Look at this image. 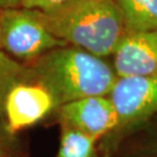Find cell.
I'll use <instances>...</instances> for the list:
<instances>
[{
	"label": "cell",
	"mask_w": 157,
	"mask_h": 157,
	"mask_svg": "<svg viewBox=\"0 0 157 157\" xmlns=\"http://www.w3.org/2000/svg\"><path fill=\"white\" fill-rule=\"evenodd\" d=\"M25 64L28 81L45 88L56 109L86 97L108 96L117 80L102 57L73 45L54 48Z\"/></svg>",
	"instance_id": "1"
},
{
	"label": "cell",
	"mask_w": 157,
	"mask_h": 157,
	"mask_svg": "<svg viewBox=\"0 0 157 157\" xmlns=\"http://www.w3.org/2000/svg\"><path fill=\"white\" fill-rule=\"evenodd\" d=\"M38 11L55 37L99 57L113 55L128 34L114 0H71L57 10Z\"/></svg>",
	"instance_id": "2"
},
{
	"label": "cell",
	"mask_w": 157,
	"mask_h": 157,
	"mask_svg": "<svg viewBox=\"0 0 157 157\" xmlns=\"http://www.w3.org/2000/svg\"><path fill=\"white\" fill-rule=\"evenodd\" d=\"M70 45L55 37L41 20L37 9H0V49L23 63L57 47Z\"/></svg>",
	"instance_id": "3"
},
{
	"label": "cell",
	"mask_w": 157,
	"mask_h": 157,
	"mask_svg": "<svg viewBox=\"0 0 157 157\" xmlns=\"http://www.w3.org/2000/svg\"><path fill=\"white\" fill-rule=\"evenodd\" d=\"M108 97L118 118L111 133L124 134L157 114V77H117Z\"/></svg>",
	"instance_id": "4"
},
{
	"label": "cell",
	"mask_w": 157,
	"mask_h": 157,
	"mask_svg": "<svg viewBox=\"0 0 157 157\" xmlns=\"http://www.w3.org/2000/svg\"><path fill=\"white\" fill-rule=\"evenodd\" d=\"M54 109V100L45 88L35 82H20L8 91L3 101V125L8 135H13L37 124Z\"/></svg>",
	"instance_id": "5"
},
{
	"label": "cell",
	"mask_w": 157,
	"mask_h": 157,
	"mask_svg": "<svg viewBox=\"0 0 157 157\" xmlns=\"http://www.w3.org/2000/svg\"><path fill=\"white\" fill-rule=\"evenodd\" d=\"M59 124H65L98 141L117 125V114L108 96H90L56 109Z\"/></svg>",
	"instance_id": "6"
},
{
	"label": "cell",
	"mask_w": 157,
	"mask_h": 157,
	"mask_svg": "<svg viewBox=\"0 0 157 157\" xmlns=\"http://www.w3.org/2000/svg\"><path fill=\"white\" fill-rule=\"evenodd\" d=\"M118 78L157 77V32L128 33L113 53Z\"/></svg>",
	"instance_id": "7"
},
{
	"label": "cell",
	"mask_w": 157,
	"mask_h": 157,
	"mask_svg": "<svg viewBox=\"0 0 157 157\" xmlns=\"http://www.w3.org/2000/svg\"><path fill=\"white\" fill-rule=\"evenodd\" d=\"M128 33L157 32V0H114Z\"/></svg>",
	"instance_id": "8"
},
{
	"label": "cell",
	"mask_w": 157,
	"mask_h": 157,
	"mask_svg": "<svg viewBox=\"0 0 157 157\" xmlns=\"http://www.w3.org/2000/svg\"><path fill=\"white\" fill-rule=\"evenodd\" d=\"M60 144L56 157H96L97 140L65 124H60Z\"/></svg>",
	"instance_id": "9"
},
{
	"label": "cell",
	"mask_w": 157,
	"mask_h": 157,
	"mask_svg": "<svg viewBox=\"0 0 157 157\" xmlns=\"http://www.w3.org/2000/svg\"><path fill=\"white\" fill-rule=\"evenodd\" d=\"M28 81L27 65L0 49V115L6 94L14 85Z\"/></svg>",
	"instance_id": "10"
},
{
	"label": "cell",
	"mask_w": 157,
	"mask_h": 157,
	"mask_svg": "<svg viewBox=\"0 0 157 157\" xmlns=\"http://www.w3.org/2000/svg\"><path fill=\"white\" fill-rule=\"evenodd\" d=\"M71 0H24L23 7L38 9L43 12H51L67 5Z\"/></svg>",
	"instance_id": "11"
},
{
	"label": "cell",
	"mask_w": 157,
	"mask_h": 157,
	"mask_svg": "<svg viewBox=\"0 0 157 157\" xmlns=\"http://www.w3.org/2000/svg\"><path fill=\"white\" fill-rule=\"evenodd\" d=\"M24 0H0V9L23 7Z\"/></svg>",
	"instance_id": "12"
},
{
	"label": "cell",
	"mask_w": 157,
	"mask_h": 157,
	"mask_svg": "<svg viewBox=\"0 0 157 157\" xmlns=\"http://www.w3.org/2000/svg\"><path fill=\"white\" fill-rule=\"evenodd\" d=\"M153 137L151 138V142H152V148L155 152H157V125L156 128L153 130Z\"/></svg>",
	"instance_id": "13"
},
{
	"label": "cell",
	"mask_w": 157,
	"mask_h": 157,
	"mask_svg": "<svg viewBox=\"0 0 157 157\" xmlns=\"http://www.w3.org/2000/svg\"><path fill=\"white\" fill-rule=\"evenodd\" d=\"M3 137V132H2V127L0 125V154H2L1 151V138Z\"/></svg>",
	"instance_id": "14"
},
{
	"label": "cell",
	"mask_w": 157,
	"mask_h": 157,
	"mask_svg": "<svg viewBox=\"0 0 157 157\" xmlns=\"http://www.w3.org/2000/svg\"><path fill=\"white\" fill-rule=\"evenodd\" d=\"M0 157H4V156H3L2 154H0Z\"/></svg>",
	"instance_id": "15"
},
{
	"label": "cell",
	"mask_w": 157,
	"mask_h": 157,
	"mask_svg": "<svg viewBox=\"0 0 157 157\" xmlns=\"http://www.w3.org/2000/svg\"><path fill=\"white\" fill-rule=\"evenodd\" d=\"M147 157H149V156H147Z\"/></svg>",
	"instance_id": "16"
}]
</instances>
